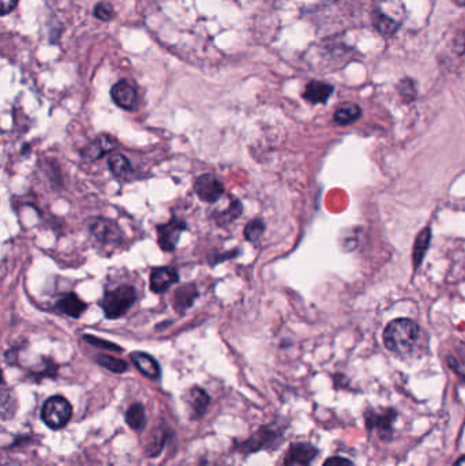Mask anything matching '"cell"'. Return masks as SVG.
<instances>
[{"label":"cell","instance_id":"cell-1","mask_svg":"<svg viewBox=\"0 0 465 466\" xmlns=\"http://www.w3.org/2000/svg\"><path fill=\"white\" fill-rule=\"evenodd\" d=\"M286 439L284 429L273 424H266L252 432L247 439L235 441L232 451L239 453L245 457L255 454L259 451H271L277 450L283 445Z\"/></svg>","mask_w":465,"mask_h":466},{"label":"cell","instance_id":"cell-2","mask_svg":"<svg viewBox=\"0 0 465 466\" xmlns=\"http://www.w3.org/2000/svg\"><path fill=\"white\" fill-rule=\"evenodd\" d=\"M419 333L420 329L413 320L407 318L394 319L385 327L384 342L390 352L409 354L419 338Z\"/></svg>","mask_w":465,"mask_h":466},{"label":"cell","instance_id":"cell-3","mask_svg":"<svg viewBox=\"0 0 465 466\" xmlns=\"http://www.w3.org/2000/svg\"><path fill=\"white\" fill-rule=\"evenodd\" d=\"M73 417V407L63 395H52L47 398L40 409L41 421L49 429H63Z\"/></svg>","mask_w":465,"mask_h":466},{"label":"cell","instance_id":"cell-4","mask_svg":"<svg viewBox=\"0 0 465 466\" xmlns=\"http://www.w3.org/2000/svg\"><path fill=\"white\" fill-rule=\"evenodd\" d=\"M136 288L131 285H122L114 291H108L100 301V307L108 319L123 317L136 304Z\"/></svg>","mask_w":465,"mask_h":466},{"label":"cell","instance_id":"cell-5","mask_svg":"<svg viewBox=\"0 0 465 466\" xmlns=\"http://www.w3.org/2000/svg\"><path fill=\"white\" fill-rule=\"evenodd\" d=\"M365 423L370 432H377L382 441H390L394 433V423L399 417L393 408H368L365 410Z\"/></svg>","mask_w":465,"mask_h":466},{"label":"cell","instance_id":"cell-6","mask_svg":"<svg viewBox=\"0 0 465 466\" xmlns=\"http://www.w3.org/2000/svg\"><path fill=\"white\" fill-rule=\"evenodd\" d=\"M187 229V224L183 220L179 219H171L167 224L158 225L157 233H158V244L163 251L171 252L174 251L179 243L182 233Z\"/></svg>","mask_w":465,"mask_h":466},{"label":"cell","instance_id":"cell-7","mask_svg":"<svg viewBox=\"0 0 465 466\" xmlns=\"http://www.w3.org/2000/svg\"><path fill=\"white\" fill-rule=\"evenodd\" d=\"M318 454L319 450L309 442L292 443L286 453L284 466H311Z\"/></svg>","mask_w":465,"mask_h":466},{"label":"cell","instance_id":"cell-8","mask_svg":"<svg viewBox=\"0 0 465 466\" xmlns=\"http://www.w3.org/2000/svg\"><path fill=\"white\" fill-rule=\"evenodd\" d=\"M90 233L98 239V242L104 244H119L122 242V231L119 229L117 223L96 217L89 220L88 223Z\"/></svg>","mask_w":465,"mask_h":466},{"label":"cell","instance_id":"cell-9","mask_svg":"<svg viewBox=\"0 0 465 466\" xmlns=\"http://www.w3.org/2000/svg\"><path fill=\"white\" fill-rule=\"evenodd\" d=\"M194 190L201 201L214 204L224 194V185L214 175H202L195 180Z\"/></svg>","mask_w":465,"mask_h":466},{"label":"cell","instance_id":"cell-10","mask_svg":"<svg viewBox=\"0 0 465 466\" xmlns=\"http://www.w3.org/2000/svg\"><path fill=\"white\" fill-rule=\"evenodd\" d=\"M111 97L117 107L126 111L134 110L138 104V92L136 86L127 79H122L112 86Z\"/></svg>","mask_w":465,"mask_h":466},{"label":"cell","instance_id":"cell-11","mask_svg":"<svg viewBox=\"0 0 465 466\" xmlns=\"http://www.w3.org/2000/svg\"><path fill=\"white\" fill-rule=\"evenodd\" d=\"M211 401L212 398L205 389L199 386H193L186 394V402L190 408L192 419L193 420L202 419L211 407Z\"/></svg>","mask_w":465,"mask_h":466},{"label":"cell","instance_id":"cell-12","mask_svg":"<svg viewBox=\"0 0 465 466\" xmlns=\"http://www.w3.org/2000/svg\"><path fill=\"white\" fill-rule=\"evenodd\" d=\"M179 281V273L168 266L155 267L151 273V289L155 293H164Z\"/></svg>","mask_w":465,"mask_h":466},{"label":"cell","instance_id":"cell-13","mask_svg":"<svg viewBox=\"0 0 465 466\" xmlns=\"http://www.w3.org/2000/svg\"><path fill=\"white\" fill-rule=\"evenodd\" d=\"M130 359L133 364L136 366V370L146 376L151 380H160L161 379V367L158 361L155 360L153 356H151L146 352H133L130 354Z\"/></svg>","mask_w":465,"mask_h":466},{"label":"cell","instance_id":"cell-14","mask_svg":"<svg viewBox=\"0 0 465 466\" xmlns=\"http://www.w3.org/2000/svg\"><path fill=\"white\" fill-rule=\"evenodd\" d=\"M117 148V139L111 135L102 134V135H98L95 141H92L85 149L82 150V157L89 161L98 160V158H101L104 154H107Z\"/></svg>","mask_w":465,"mask_h":466},{"label":"cell","instance_id":"cell-15","mask_svg":"<svg viewBox=\"0 0 465 466\" xmlns=\"http://www.w3.org/2000/svg\"><path fill=\"white\" fill-rule=\"evenodd\" d=\"M196 298H198V289L194 284H187V285L177 288V291L175 292L174 300H172L175 310L179 314L186 313L194 304Z\"/></svg>","mask_w":465,"mask_h":466},{"label":"cell","instance_id":"cell-16","mask_svg":"<svg viewBox=\"0 0 465 466\" xmlns=\"http://www.w3.org/2000/svg\"><path fill=\"white\" fill-rule=\"evenodd\" d=\"M172 436H174V431L170 429L168 426H165V423H164V426H160L155 433V436H153V441L149 443V446L145 450L146 457H149V458L158 457L163 453L164 448L168 445V442L172 439Z\"/></svg>","mask_w":465,"mask_h":466},{"label":"cell","instance_id":"cell-17","mask_svg":"<svg viewBox=\"0 0 465 466\" xmlns=\"http://www.w3.org/2000/svg\"><path fill=\"white\" fill-rule=\"evenodd\" d=\"M124 421L129 426V429L136 431V432H141L146 429L148 416H146L145 405L141 402H136V404L130 405L124 413Z\"/></svg>","mask_w":465,"mask_h":466},{"label":"cell","instance_id":"cell-18","mask_svg":"<svg viewBox=\"0 0 465 466\" xmlns=\"http://www.w3.org/2000/svg\"><path fill=\"white\" fill-rule=\"evenodd\" d=\"M57 307H58L59 311H61L63 314H66L70 318H74V319L81 317L85 313V310L88 308L86 303H83L76 293L64 295L59 300Z\"/></svg>","mask_w":465,"mask_h":466},{"label":"cell","instance_id":"cell-19","mask_svg":"<svg viewBox=\"0 0 465 466\" xmlns=\"http://www.w3.org/2000/svg\"><path fill=\"white\" fill-rule=\"evenodd\" d=\"M331 93H333L331 85L326 82L312 81L306 86L303 97L312 104H321V103H326Z\"/></svg>","mask_w":465,"mask_h":466},{"label":"cell","instance_id":"cell-20","mask_svg":"<svg viewBox=\"0 0 465 466\" xmlns=\"http://www.w3.org/2000/svg\"><path fill=\"white\" fill-rule=\"evenodd\" d=\"M108 167H110V170L112 172V175L117 179L129 180L131 177V173H133L131 164L123 154L111 156L108 158Z\"/></svg>","mask_w":465,"mask_h":466},{"label":"cell","instance_id":"cell-21","mask_svg":"<svg viewBox=\"0 0 465 466\" xmlns=\"http://www.w3.org/2000/svg\"><path fill=\"white\" fill-rule=\"evenodd\" d=\"M360 116H362L360 107L352 103H347L336 111L334 122L340 126H348L351 123H355Z\"/></svg>","mask_w":465,"mask_h":466},{"label":"cell","instance_id":"cell-22","mask_svg":"<svg viewBox=\"0 0 465 466\" xmlns=\"http://www.w3.org/2000/svg\"><path fill=\"white\" fill-rule=\"evenodd\" d=\"M430 240H431V231H430V228H425L419 233V236L415 242V247H413V258L412 260H413V267L415 269H418L422 264L427 250H428V245H430Z\"/></svg>","mask_w":465,"mask_h":466},{"label":"cell","instance_id":"cell-23","mask_svg":"<svg viewBox=\"0 0 465 466\" xmlns=\"http://www.w3.org/2000/svg\"><path fill=\"white\" fill-rule=\"evenodd\" d=\"M96 363L102 368L114 373H123L129 370V364L124 360H120L110 354H100L96 357Z\"/></svg>","mask_w":465,"mask_h":466},{"label":"cell","instance_id":"cell-24","mask_svg":"<svg viewBox=\"0 0 465 466\" xmlns=\"http://www.w3.org/2000/svg\"><path fill=\"white\" fill-rule=\"evenodd\" d=\"M242 210H243V206L240 204V201L233 199L224 211L216 213V221H217V224L220 225L231 224L239 216H242Z\"/></svg>","mask_w":465,"mask_h":466},{"label":"cell","instance_id":"cell-25","mask_svg":"<svg viewBox=\"0 0 465 466\" xmlns=\"http://www.w3.org/2000/svg\"><path fill=\"white\" fill-rule=\"evenodd\" d=\"M265 232V224L262 220H252L245 228V238L250 243H258Z\"/></svg>","mask_w":465,"mask_h":466},{"label":"cell","instance_id":"cell-26","mask_svg":"<svg viewBox=\"0 0 465 466\" xmlns=\"http://www.w3.org/2000/svg\"><path fill=\"white\" fill-rule=\"evenodd\" d=\"M58 364L51 361L49 359H44V366L40 368L39 371H32L30 376L36 382H40L42 378H57L58 375Z\"/></svg>","mask_w":465,"mask_h":466},{"label":"cell","instance_id":"cell-27","mask_svg":"<svg viewBox=\"0 0 465 466\" xmlns=\"http://www.w3.org/2000/svg\"><path fill=\"white\" fill-rule=\"evenodd\" d=\"M83 339H85L88 344L96 346L98 349H102V351H110V352H122V351H123L122 346H119V345L114 344V342H111V341H107V339L98 338V337L85 334V336H83Z\"/></svg>","mask_w":465,"mask_h":466},{"label":"cell","instance_id":"cell-28","mask_svg":"<svg viewBox=\"0 0 465 466\" xmlns=\"http://www.w3.org/2000/svg\"><path fill=\"white\" fill-rule=\"evenodd\" d=\"M93 14H95L96 18L100 19V21H104V22H108V21H111V19L115 17L114 7L110 3H107V1H100L98 4H96Z\"/></svg>","mask_w":465,"mask_h":466},{"label":"cell","instance_id":"cell-29","mask_svg":"<svg viewBox=\"0 0 465 466\" xmlns=\"http://www.w3.org/2000/svg\"><path fill=\"white\" fill-rule=\"evenodd\" d=\"M35 439V433H20L14 438V441L7 446L6 448H20V446H23V445H28L32 441Z\"/></svg>","mask_w":465,"mask_h":466},{"label":"cell","instance_id":"cell-30","mask_svg":"<svg viewBox=\"0 0 465 466\" xmlns=\"http://www.w3.org/2000/svg\"><path fill=\"white\" fill-rule=\"evenodd\" d=\"M322 466H355L353 462L348 460V458H344V457H340V455H334V457H330L328 458L324 465Z\"/></svg>","mask_w":465,"mask_h":466},{"label":"cell","instance_id":"cell-31","mask_svg":"<svg viewBox=\"0 0 465 466\" xmlns=\"http://www.w3.org/2000/svg\"><path fill=\"white\" fill-rule=\"evenodd\" d=\"M18 4V0H0V8H1V16H6L11 13Z\"/></svg>","mask_w":465,"mask_h":466},{"label":"cell","instance_id":"cell-32","mask_svg":"<svg viewBox=\"0 0 465 466\" xmlns=\"http://www.w3.org/2000/svg\"><path fill=\"white\" fill-rule=\"evenodd\" d=\"M237 254H239V251L237 250H235V251H232V252H225V254H223V255H220V257H216V260L214 261L211 262L212 264H216V263H220V262L224 261V260H230V258H235V257H237Z\"/></svg>","mask_w":465,"mask_h":466},{"label":"cell","instance_id":"cell-33","mask_svg":"<svg viewBox=\"0 0 465 466\" xmlns=\"http://www.w3.org/2000/svg\"><path fill=\"white\" fill-rule=\"evenodd\" d=\"M453 466H465V455H461V457L453 464Z\"/></svg>","mask_w":465,"mask_h":466},{"label":"cell","instance_id":"cell-34","mask_svg":"<svg viewBox=\"0 0 465 466\" xmlns=\"http://www.w3.org/2000/svg\"><path fill=\"white\" fill-rule=\"evenodd\" d=\"M457 4H460V6H465V0H454Z\"/></svg>","mask_w":465,"mask_h":466}]
</instances>
